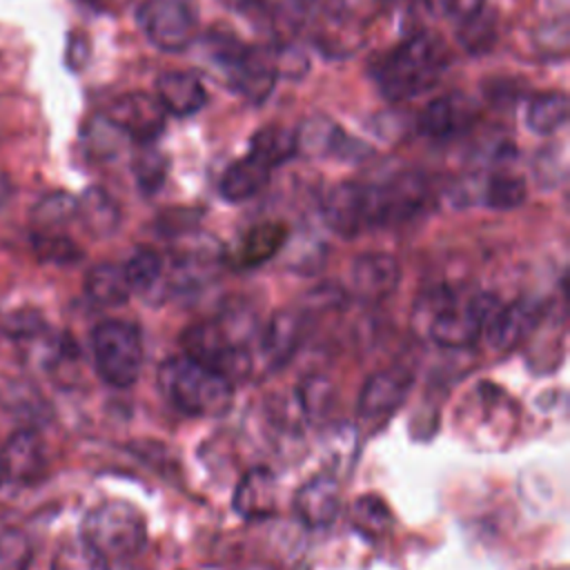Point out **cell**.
Masks as SVG:
<instances>
[{
  "mask_svg": "<svg viewBox=\"0 0 570 570\" xmlns=\"http://www.w3.org/2000/svg\"><path fill=\"white\" fill-rule=\"evenodd\" d=\"M445 69V49L439 38L419 33L394 47L376 69L381 94L392 102L428 91Z\"/></svg>",
  "mask_w": 570,
  "mask_h": 570,
  "instance_id": "1",
  "label": "cell"
},
{
  "mask_svg": "<svg viewBox=\"0 0 570 570\" xmlns=\"http://www.w3.org/2000/svg\"><path fill=\"white\" fill-rule=\"evenodd\" d=\"M160 383L169 401L183 414L196 419H214L225 414L234 396L232 381L225 374L189 356H178L165 363Z\"/></svg>",
  "mask_w": 570,
  "mask_h": 570,
  "instance_id": "2",
  "label": "cell"
},
{
  "mask_svg": "<svg viewBox=\"0 0 570 570\" xmlns=\"http://www.w3.org/2000/svg\"><path fill=\"white\" fill-rule=\"evenodd\" d=\"M80 539L107 561L127 559L136 554L147 539L145 517L127 501H102L85 514Z\"/></svg>",
  "mask_w": 570,
  "mask_h": 570,
  "instance_id": "3",
  "label": "cell"
},
{
  "mask_svg": "<svg viewBox=\"0 0 570 570\" xmlns=\"http://www.w3.org/2000/svg\"><path fill=\"white\" fill-rule=\"evenodd\" d=\"M501 307L494 294H474L459 301L454 294H432L428 309V334L443 347H468L488 327L497 309Z\"/></svg>",
  "mask_w": 570,
  "mask_h": 570,
  "instance_id": "4",
  "label": "cell"
},
{
  "mask_svg": "<svg viewBox=\"0 0 570 570\" xmlns=\"http://www.w3.org/2000/svg\"><path fill=\"white\" fill-rule=\"evenodd\" d=\"M91 352L98 376L116 387H131L142 367V338L134 323L107 318L91 332Z\"/></svg>",
  "mask_w": 570,
  "mask_h": 570,
  "instance_id": "5",
  "label": "cell"
},
{
  "mask_svg": "<svg viewBox=\"0 0 570 570\" xmlns=\"http://www.w3.org/2000/svg\"><path fill=\"white\" fill-rule=\"evenodd\" d=\"M138 24L163 51L187 49L198 29V9L191 0H147L138 9Z\"/></svg>",
  "mask_w": 570,
  "mask_h": 570,
  "instance_id": "6",
  "label": "cell"
},
{
  "mask_svg": "<svg viewBox=\"0 0 570 570\" xmlns=\"http://www.w3.org/2000/svg\"><path fill=\"white\" fill-rule=\"evenodd\" d=\"M323 218L327 227L343 236L354 238L374 223V185L345 180L334 185L323 200Z\"/></svg>",
  "mask_w": 570,
  "mask_h": 570,
  "instance_id": "7",
  "label": "cell"
},
{
  "mask_svg": "<svg viewBox=\"0 0 570 570\" xmlns=\"http://www.w3.org/2000/svg\"><path fill=\"white\" fill-rule=\"evenodd\" d=\"M105 116L122 131L125 138L134 140L136 145H154L165 129V109L156 96L142 91L118 96L109 102Z\"/></svg>",
  "mask_w": 570,
  "mask_h": 570,
  "instance_id": "8",
  "label": "cell"
},
{
  "mask_svg": "<svg viewBox=\"0 0 570 570\" xmlns=\"http://www.w3.org/2000/svg\"><path fill=\"white\" fill-rule=\"evenodd\" d=\"M428 198L425 180L419 174H399L385 185L374 187V223L399 225L416 216Z\"/></svg>",
  "mask_w": 570,
  "mask_h": 570,
  "instance_id": "9",
  "label": "cell"
},
{
  "mask_svg": "<svg viewBox=\"0 0 570 570\" xmlns=\"http://www.w3.org/2000/svg\"><path fill=\"white\" fill-rule=\"evenodd\" d=\"M296 154H303L307 158L316 156H338L350 160H361L370 154V147H365L361 140L350 138L334 120L325 116H312L294 131Z\"/></svg>",
  "mask_w": 570,
  "mask_h": 570,
  "instance_id": "10",
  "label": "cell"
},
{
  "mask_svg": "<svg viewBox=\"0 0 570 570\" xmlns=\"http://www.w3.org/2000/svg\"><path fill=\"white\" fill-rule=\"evenodd\" d=\"M476 118L474 105L463 96H439L432 98L416 118V129L421 136L445 142L472 127Z\"/></svg>",
  "mask_w": 570,
  "mask_h": 570,
  "instance_id": "11",
  "label": "cell"
},
{
  "mask_svg": "<svg viewBox=\"0 0 570 570\" xmlns=\"http://www.w3.org/2000/svg\"><path fill=\"white\" fill-rule=\"evenodd\" d=\"M412 379L403 370H381L367 376L358 394V416L363 421H383L385 416L394 414L407 392Z\"/></svg>",
  "mask_w": 570,
  "mask_h": 570,
  "instance_id": "12",
  "label": "cell"
},
{
  "mask_svg": "<svg viewBox=\"0 0 570 570\" xmlns=\"http://www.w3.org/2000/svg\"><path fill=\"white\" fill-rule=\"evenodd\" d=\"M401 281V267L385 252H367L352 261L350 289L363 301H381L390 296Z\"/></svg>",
  "mask_w": 570,
  "mask_h": 570,
  "instance_id": "13",
  "label": "cell"
},
{
  "mask_svg": "<svg viewBox=\"0 0 570 570\" xmlns=\"http://www.w3.org/2000/svg\"><path fill=\"white\" fill-rule=\"evenodd\" d=\"M341 508L338 483L330 474L307 479L294 497V510L307 528H327L334 523Z\"/></svg>",
  "mask_w": 570,
  "mask_h": 570,
  "instance_id": "14",
  "label": "cell"
},
{
  "mask_svg": "<svg viewBox=\"0 0 570 570\" xmlns=\"http://www.w3.org/2000/svg\"><path fill=\"white\" fill-rule=\"evenodd\" d=\"M278 76L276 58L267 49L247 47L234 69L225 76L232 89L243 94L252 102H263Z\"/></svg>",
  "mask_w": 570,
  "mask_h": 570,
  "instance_id": "15",
  "label": "cell"
},
{
  "mask_svg": "<svg viewBox=\"0 0 570 570\" xmlns=\"http://www.w3.org/2000/svg\"><path fill=\"white\" fill-rule=\"evenodd\" d=\"M541 318V307L534 301L521 298L510 305H501L488 323V341L494 350L508 352L521 345Z\"/></svg>",
  "mask_w": 570,
  "mask_h": 570,
  "instance_id": "16",
  "label": "cell"
},
{
  "mask_svg": "<svg viewBox=\"0 0 570 570\" xmlns=\"http://www.w3.org/2000/svg\"><path fill=\"white\" fill-rule=\"evenodd\" d=\"M156 100L171 116H191L207 102L200 78L191 71H165L156 78Z\"/></svg>",
  "mask_w": 570,
  "mask_h": 570,
  "instance_id": "17",
  "label": "cell"
},
{
  "mask_svg": "<svg viewBox=\"0 0 570 570\" xmlns=\"http://www.w3.org/2000/svg\"><path fill=\"white\" fill-rule=\"evenodd\" d=\"M2 461H4V472L9 479L20 481V483H31L42 476L45 472V450L33 430H18L9 436Z\"/></svg>",
  "mask_w": 570,
  "mask_h": 570,
  "instance_id": "18",
  "label": "cell"
},
{
  "mask_svg": "<svg viewBox=\"0 0 570 570\" xmlns=\"http://www.w3.org/2000/svg\"><path fill=\"white\" fill-rule=\"evenodd\" d=\"M285 238H287L285 223H281V220L256 223L240 236V240L232 254V263L240 269L256 267V265L269 261L283 247Z\"/></svg>",
  "mask_w": 570,
  "mask_h": 570,
  "instance_id": "19",
  "label": "cell"
},
{
  "mask_svg": "<svg viewBox=\"0 0 570 570\" xmlns=\"http://www.w3.org/2000/svg\"><path fill=\"white\" fill-rule=\"evenodd\" d=\"M234 508L245 519H261L276 508V479L267 468H252L234 492Z\"/></svg>",
  "mask_w": 570,
  "mask_h": 570,
  "instance_id": "20",
  "label": "cell"
},
{
  "mask_svg": "<svg viewBox=\"0 0 570 570\" xmlns=\"http://www.w3.org/2000/svg\"><path fill=\"white\" fill-rule=\"evenodd\" d=\"M76 218L82 223L85 232L105 238L118 229L120 207L102 187H89L76 198Z\"/></svg>",
  "mask_w": 570,
  "mask_h": 570,
  "instance_id": "21",
  "label": "cell"
},
{
  "mask_svg": "<svg viewBox=\"0 0 570 570\" xmlns=\"http://www.w3.org/2000/svg\"><path fill=\"white\" fill-rule=\"evenodd\" d=\"M269 167L247 154L245 158L229 165L220 178V196L229 203H243L252 196H256L269 180Z\"/></svg>",
  "mask_w": 570,
  "mask_h": 570,
  "instance_id": "22",
  "label": "cell"
},
{
  "mask_svg": "<svg viewBox=\"0 0 570 570\" xmlns=\"http://www.w3.org/2000/svg\"><path fill=\"white\" fill-rule=\"evenodd\" d=\"M301 321L292 312H276L261 334V350L272 367H281L289 361L298 345Z\"/></svg>",
  "mask_w": 570,
  "mask_h": 570,
  "instance_id": "23",
  "label": "cell"
},
{
  "mask_svg": "<svg viewBox=\"0 0 570 570\" xmlns=\"http://www.w3.org/2000/svg\"><path fill=\"white\" fill-rule=\"evenodd\" d=\"M85 294L100 307H118L129 301L131 287L125 278L122 265L98 263L85 276Z\"/></svg>",
  "mask_w": 570,
  "mask_h": 570,
  "instance_id": "24",
  "label": "cell"
},
{
  "mask_svg": "<svg viewBox=\"0 0 570 570\" xmlns=\"http://www.w3.org/2000/svg\"><path fill=\"white\" fill-rule=\"evenodd\" d=\"M568 111H570V102L563 91H546L530 100L525 111V122L534 134L550 136L566 125Z\"/></svg>",
  "mask_w": 570,
  "mask_h": 570,
  "instance_id": "25",
  "label": "cell"
},
{
  "mask_svg": "<svg viewBox=\"0 0 570 570\" xmlns=\"http://www.w3.org/2000/svg\"><path fill=\"white\" fill-rule=\"evenodd\" d=\"M249 154L265 163L269 169L287 163L292 156H296V142L294 131L285 127H263L258 129L249 140Z\"/></svg>",
  "mask_w": 570,
  "mask_h": 570,
  "instance_id": "26",
  "label": "cell"
},
{
  "mask_svg": "<svg viewBox=\"0 0 570 570\" xmlns=\"http://www.w3.org/2000/svg\"><path fill=\"white\" fill-rule=\"evenodd\" d=\"M76 218V198L56 191L45 196L31 212V232L49 234V232H62L69 220Z\"/></svg>",
  "mask_w": 570,
  "mask_h": 570,
  "instance_id": "27",
  "label": "cell"
},
{
  "mask_svg": "<svg viewBox=\"0 0 570 570\" xmlns=\"http://www.w3.org/2000/svg\"><path fill=\"white\" fill-rule=\"evenodd\" d=\"M352 525L367 539L383 537L392 525V512L379 494H361L352 503Z\"/></svg>",
  "mask_w": 570,
  "mask_h": 570,
  "instance_id": "28",
  "label": "cell"
},
{
  "mask_svg": "<svg viewBox=\"0 0 570 570\" xmlns=\"http://www.w3.org/2000/svg\"><path fill=\"white\" fill-rule=\"evenodd\" d=\"M131 171H134L138 189L145 196H154L165 185V178L169 171V160L154 145H140V149L134 154Z\"/></svg>",
  "mask_w": 570,
  "mask_h": 570,
  "instance_id": "29",
  "label": "cell"
},
{
  "mask_svg": "<svg viewBox=\"0 0 570 570\" xmlns=\"http://www.w3.org/2000/svg\"><path fill=\"white\" fill-rule=\"evenodd\" d=\"M528 196V187L525 180L517 174H508V171H499L492 174L485 183L483 189V200L488 207L499 209V212H508L519 207Z\"/></svg>",
  "mask_w": 570,
  "mask_h": 570,
  "instance_id": "30",
  "label": "cell"
},
{
  "mask_svg": "<svg viewBox=\"0 0 570 570\" xmlns=\"http://www.w3.org/2000/svg\"><path fill=\"white\" fill-rule=\"evenodd\" d=\"M125 278L131 292H149L163 276V258L158 252L149 247H138L125 263H122Z\"/></svg>",
  "mask_w": 570,
  "mask_h": 570,
  "instance_id": "31",
  "label": "cell"
},
{
  "mask_svg": "<svg viewBox=\"0 0 570 570\" xmlns=\"http://www.w3.org/2000/svg\"><path fill=\"white\" fill-rule=\"evenodd\" d=\"M51 570H109V561L78 537L58 546Z\"/></svg>",
  "mask_w": 570,
  "mask_h": 570,
  "instance_id": "32",
  "label": "cell"
},
{
  "mask_svg": "<svg viewBox=\"0 0 570 570\" xmlns=\"http://www.w3.org/2000/svg\"><path fill=\"white\" fill-rule=\"evenodd\" d=\"M31 245H33V252L47 263L69 265L82 258V249L65 232H49V234L31 232Z\"/></svg>",
  "mask_w": 570,
  "mask_h": 570,
  "instance_id": "33",
  "label": "cell"
},
{
  "mask_svg": "<svg viewBox=\"0 0 570 570\" xmlns=\"http://www.w3.org/2000/svg\"><path fill=\"white\" fill-rule=\"evenodd\" d=\"M33 548L24 530L9 525L0 532V570H29Z\"/></svg>",
  "mask_w": 570,
  "mask_h": 570,
  "instance_id": "34",
  "label": "cell"
},
{
  "mask_svg": "<svg viewBox=\"0 0 570 570\" xmlns=\"http://www.w3.org/2000/svg\"><path fill=\"white\" fill-rule=\"evenodd\" d=\"M122 131L118 127H114V122L100 114L96 116L85 131V147L91 156L98 158H114L120 151V140H122Z\"/></svg>",
  "mask_w": 570,
  "mask_h": 570,
  "instance_id": "35",
  "label": "cell"
},
{
  "mask_svg": "<svg viewBox=\"0 0 570 570\" xmlns=\"http://www.w3.org/2000/svg\"><path fill=\"white\" fill-rule=\"evenodd\" d=\"M332 405V385L323 376H307L301 383V407L307 416H323Z\"/></svg>",
  "mask_w": 570,
  "mask_h": 570,
  "instance_id": "36",
  "label": "cell"
},
{
  "mask_svg": "<svg viewBox=\"0 0 570 570\" xmlns=\"http://www.w3.org/2000/svg\"><path fill=\"white\" fill-rule=\"evenodd\" d=\"M494 40V27H492V20H488L483 16V11L468 20L461 29V42L470 49V51H485Z\"/></svg>",
  "mask_w": 570,
  "mask_h": 570,
  "instance_id": "37",
  "label": "cell"
},
{
  "mask_svg": "<svg viewBox=\"0 0 570 570\" xmlns=\"http://www.w3.org/2000/svg\"><path fill=\"white\" fill-rule=\"evenodd\" d=\"M441 7L448 18L465 24L483 11V0H441Z\"/></svg>",
  "mask_w": 570,
  "mask_h": 570,
  "instance_id": "38",
  "label": "cell"
},
{
  "mask_svg": "<svg viewBox=\"0 0 570 570\" xmlns=\"http://www.w3.org/2000/svg\"><path fill=\"white\" fill-rule=\"evenodd\" d=\"M89 60V42L82 33H71L69 42H67V56L65 62L69 69L80 71Z\"/></svg>",
  "mask_w": 570,
  "mask_h": 570,
  "instance_id": "39",
  "label": "cell"
},
{
  "mask_svg": "<svg viewBox=\"0 0 570 570\" xmlns=\"http://www.w3.org/2000/svg\"><path fill=\"white\" fill-rule=\"evenodd\" d=\"M4 479H7V472H4V461H2V452H0V485Z\"/></svg>",
  "mask_w": 570,
  "mask_h": 570,
  "instance_id": "40",
  "label": "cell"
},
{
  "mask_svg": "<svg viewBox=\"0 0 570 570\" xmlns=\"http://www.w3.org/2000/svg\"><path fill=\"white\" fill-rule=\"evenodd\" d=\"M381 2H399V0H381Z\"/></svg>",
  "mask_w": 570,
  "mask_h": 570,
  "instance_id": "41",
  "label": "cell"
}]
</instances>
